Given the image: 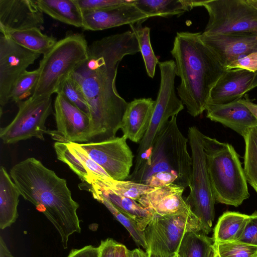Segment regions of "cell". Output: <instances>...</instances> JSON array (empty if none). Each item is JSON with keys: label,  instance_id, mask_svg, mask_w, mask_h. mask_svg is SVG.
<instances>
[{"label": "cell", "instance_id": "1", "mask_svg": "<svg viewBox=\"0 0 257 257\" xmlns=\"http://www.w3.org/2000/svg\"><path fill=\"white\" fill-rule=\"evenodd\" d=\"M138 52V42L131 30L105 37L88 46V58L72 74L89 105V142L113 139L120 129L128 102L116 90L118 66L124 56Z\"/></svg>", "mask_w": 257, "mask_h": 257}, {"label": "cell", "instance_id": "2", "mask_svg": "<svg viewBox=\"0 0 257 257\" xmlns=\"http://www.w3.org/2000/svg\"><path fill=\"white\" fill-rule=\"evenodd\" d=\"M10 175L21 195L53 225L66 249L70 236L81 233V228L77 213L79 205L73 199L66 180L34 158L14 165Z\"/></svg>", "mask_w": 257, "mask_h": 257}, {"label": "cell", "instance_id": "3", "mask_svg": "<svg viewBox=\"0 0 257 257\" xmlns=\"http://www.w3.org/2000/svg\"><path fill=\"white\" fill-rule=\"evenodd\" d=\"M200 34L177 32L171 51L181 79L178 96L193 117L206 110L212 89L226 70Z\"/></svg>", "mask_w": 257, "mask_h": 257}, {"label": "cell", "instance_id": "4", "mask_svg": "<svg viewBox=\"0 0 257 257\" xmlns=\"http://www.w3.org/2000/svg\"><path fill=\"white\" fill-rule=\"evenodd\" d=\"M177 116L164 125L146 159L126 180L153 187L171 184L189 187L192 158L187 150L188 139L179 130Z\"/></svg>", "mask_w": 257, "mask_h": 257}, {"label": "cell", "instance_id": "5", "mask_svg": "<svg viewBox=\"0 0 257 257\" xmlns=\"http://www.w3.org/2000/svg\"><path fill=\"white\" fill-rule=\"evenodd\" d=\"M202 140L215 202L238 206L249 193L238 154L230 144L203 134Z\"/></svg>", "mask_w": 257, "mask_h": 257}, {"label": "cell", "instance_id": "6", "mask_svg": "<svg viewBox=\"0 0 257 257\" xmlns=\"http://www.w3.org/2000/svg\"><path fill=\"white\" fill-rule=\"evenodd\" d=\"M88 45L82 34L71 33L57 41L43 55L33 99L51 97L60 85L88 58Z\"/></svg>", "mask_w": 257, "mask_h": 257}, {"label": "cell", "instance_id": "7", "mask_svg": "<svg viewBox=\"0 0 257 257\" xmlns=\"http://www.w3.org/2000/svg\"><path fill=\"white\" fill-rule=\"evenodd\" d=\"M202 135L195 126L188 128L192 168L190 193L185 200L200 221L202 233L207 235L212 229L215 202L207 172Z\"/></svg>", "mask_w": 257, "mask_h": 257}, {"label": "cell", "instance_id": "8", "mask_svg": "<svg viewBox=\"0 0 257 257\" xmlns=\"http://www.w3.org/2000/svg\"><path fill=\"white\" fill-rule=\"evenodd\" d=\"M161 80L149 126L139 143L134 170L137 169L150 152L159 133L166 122L184 109L175 90L176 76L173 60L159 62Z\"/></svg>", "mask_w": 257, "mask_h": 257}, {"label": "cell", "instance_id": "9", "mask_svg": "<svg viewBox=\"0 0 257 257\" xmlns=\"http://www.w3.org/2000/svg\"><path fill=\"white\" fill-rule=\"evenodd\" d=\"M191 6L208 12L204 35L257 33V10L246 0H191Z\"/></svg>", "mask_w": 257, "mask_h": 257}, {"label": "cell", "instance_id": "10", "mask_svg": "<svg viewBox=\"0 0 257 257\" xmlns=\"http://www.w3.org/2000/svg\"><path fill=\"white\" fill-rule=\"evenodd\" d=\"M200 221L191 207L186 211L161 216L156 213L144 230L147 252L162 254L178 252L184 235L189 232H200Z\"/></svg>", "mask_w": 257, "mask_h": 257}, {"label": "cell", "instance_id": "11", "mask_svg": "<svg viewBox=\"0 0 257 257\" xmlns=\"http://www.w3.org/2000/svg\"><path fill=\"white\" fill-rule=\"evenodd\" d=\"M17 104L19 110L14 119L1 128L3 143L14 144L32 137L44 141V135L49 133L46 120L52 112L51 97L33 99L30 96Z\"/></svg>", "mask_w": 257, "mask_h": 257}, {"label": "cell", "instance_id": "12", "mask_svg": "<svg viewBox=\"0 0 257 257\" xmlns=\"http://www.w3.org/2000/svg\"><path fill=\"white\" fill-rule=\"evenodd\" d=\"M40 54L15 42L8 36L0 35V105L10 101L11 92L20 77L34 64Z\"/></svg>", "mask_w": 257, "mask_h": 257}, {"label": "cell", "instance_id": "13", "mask_svg": "<svg viewBox=\"0 0 257 257\" xmlns=\"http://www.w3.org/2000/svg\"><path fill=\"white\" fill-rule=\"evenodd\" d=\"M80 145L112 179L124 181L130 175L134 156L124 137Z\"/></svg>", "mask_w": 257, "mask_h": 257}, {"label": "cell", "instance_id": "14", "mask_svg": "<svg viewBox=\"0 0 257 257\" xmlns=\"http://www.w3.org/2000/svg\"><path fill=\"white\" fill-rule=\"evenodd\" d=\"M54 106L57 131L48 134L60 138V142H89L90 117L60 93H57Z\"/></svg>", "mask_w": 257, "mask_h": 257}, {"label": "cell", "instance_id": "15", "mask_svg": "<svg viewBox=\"0 0 257 257\" xmlns=\"http://www.w3.org/2000/svg\"><path fill=\"white\" fill-rule=\"evenodd\" d=\"M83 26L87 31H100L124 25L142 24L150 17L140 11L132 0L104 9L82 11Z\"/></svg>", "mask_w": 257, "mask_h": 257}, {"label": "cell", "instance_id": "16", "mask_svg": "<svg viewBox=\"0 0 257 257\" xmlns=\"http://www.w3.org/2000/svg\"><path fill=\"white\" fill-rule=\"evenodd\" d=\"M202 42L217 57L225 69L236 60L257 52V33L205 35Z\"/></svg>", "mask_w": 257, "mask_h": 257}, {"label": "cell", "instance_id": "17", "mask_svg": "<svg viewBox=\"0 0 257 257\" xmlns=\"http://www.w3.org/2000/svg\"><path fill=\"white\" fill-rule=\"evenodd\" d=\"M44 22L36 1L0 0V32L39 28Z\"/></svg>", "mask_w": 257, "mask_h": 257}, {"label": "cell", "instance_id": "18", "mask_svg": "<svg viewBox=\"0 0 257 257\" xmlns=\"http://www.w3.org/2000/svg\"><path fill=\"white\" fill-rule=\"evenodd\" d=\"M54 147L57 159L66 164L83 183L91 184L96 178L110 177L80 144L57 141Z\"/></svg>", "mask_w": 257, "mask_h": 257}, {"label": "cell", "instance_id": "19", "mask_svg": "<svg viewBox=\"0 0 257 257\" xmlns=\"http://www.w3.org/2000/svg\"><path fill=\"white\" fill-rule=\"evenodd\" d=\"M254 76V73L242 69L225 70L212 89L208 104H224L241 99Z\"/></svg>", "mask_w": 257, "mask_h": 257}, {"label": "cell", "instance_id": "20", "mask_svg": "<svg viewBox=\"0 0 257 257\" xmlns=\"http://www.w3.org/2000/svg\"><path fill=\"white\" fill-rule=\"evenodd\" d=\"M184 189L175 184L162 186L142 196L138 202L161 216L183 212L190 207L183 198Z\"/></svg>", "mask_w": 257, "mask_h": 257}, {"label": "cell", "instance_id": "21", "mask_svg": "<svg viewBox=\"0 0 257 257\" xmlns=\"http://www.w3.org/2000/svg\"><path fill=\"white\" fill-rule=\"evenodd\" d=\"M206 116L244 137L248 130L257 126V119L239 100L224 104H207Z\"/></svg>", "mask_w": 257, "mask_h": 257}, {"label": "cell", "instance_id": "22", "mask_svg": "<svg viewBox=\"0 0 257 257\" xmlns=\"http://www.w3.org/2000/svg\"><path fill=\"white\" fill-rule=\"evenodd\" d=\"M155 104L151 98L135 99L128 103L120 128L123 137L136 143L141 142L149 126Z\"/></svg>", "mask_w": 257, "mask_h": 257}, {"label": "cell", "instance_id": "23", "mask_svg": "<svg viewBox=\"0 0 257 257\" xmlns=\"http://www.w3.org/2000/svg\"><path fill=\"white\" fill-rule=\"evenodd\" d=\"M81 190H85L92 195H100L109 201L115 207L133 218L140 228L144 231L154 216V213L144 207L137 201L117 194L95 183H82L79 185Z\"/></svg>", "mask_w": 257, "mask_h": 257}, {"label": "cell", "instance_id": "24", "mask_svg": "<svg viewBox=\"0 0 257 257\" xmlns=\"http://www.w3.org/2000/svg\"><path fill=\"white\" fill-rule=\"evenodd\" d=\"M21 193L6 168H0V228L4 229L18 217V205Z\"/></svg>", "mask_w": 257, "mask_h": 257}, {"label": "cell", "instance_id": "25", "mask_svg": "<svg viewBox=\"0 0 257 257\" xmlns=\"http://www.w3.org/2000/svg\"><path fill=\"white\" fill-rule=\"evenodd\" d=\"M41 11L51 18L67 25L83 28L82 11L76 0H37Z\"/></svg>", "mask_w": 257, "mask_h": 257}, {"label": "cell", "instance_id": "26", "mask_svg": "<svg viewBox=\"0 0 257 257\" xmlns=\"http://www.w3.org/2000/svg\"><path fill=\"white\" fill-rule=\"evenodd\" d=\"M249 216L234 211L223 213L214 227V242L237 241L244 231Z\"/></svg>", "mask_w": 257, "mask_h": 257}, {"label": "cell", "instance_id": "27", "mask_svg": "<svg viewBox=\"0 0 257 257\" xmlns=\"http://www.w3.org/2000/svg\"><path fill=\"white\" fill-rule=\"evenodd\" d=\"M2 34L8 36L20 46L40 55L47 53L57 42L54 37L42 33L39 28L11 31Z\"/></svg>", "mask_w": 257, "mask_h": 257}, {"label": "cell", "instance_id": "28", "mask_svg": "<svg viewBox=\"0 0 257 257\" xmlns=\"http://www.w3.org/2000/svg\"><path fill=\"white\" fill-rule=\"evenodd\" d=\"M133 3L150 17L180 16L192 9L191 0H132Z\"/></svg>", "mask_w": 257, "mask_h": 257}, {"label": "cell", "instance_id": "29", "mask_svg": "<svg viewBox=\"0 0 257 257\" xmlns=\"http://www.w3.org/2000/svg\"><path fill=\"white\" fill-rule=\"evenodd\" d=\"M213 249L212 238L203 233L192 232L184 235L177 253L180 257H210Z\"/></svg>", "mask_w": 257, "mask_h": 257}, {"label": "cell", "instance_id": "30", "mask_svg": "<svg viewBox=\"0 0 257 257\" xmlns=\"http://www.w3.org/2000/svg\"><path fill=\"white\" fill-rule=\"evenodd\" d=\"M92 182L105 187L114 193L137 201L142 196L157 188L128 180H115L110 177L98 178L94 179L91 183Z\"/></svg>", "mask_w": 257, "mask_h": 257}, {"label": "cell", "instance_id": "31", "mask_svg": "<svg viewBox=\"0 0 257 257\" xmlns=\"http://www.w3.org/2000/svg\"><path fill=\"white\" fill-rule=\"evenodd\" d=\"M94 199L102 203L110 212L114 217L119 221L128 231L131 236L138 245L148 249L144 231L139 227L136 220L126 213L123 212L109 201L98 195H92Z\"/></svg>", "mask_w": 257, "mask_h": 257}, {"label": "cell", "instance_id": "32", "mask_svg": "<svg viewBox=\"0 0 257 257\" xmlns=\"http://www.w3.org/2000/svg\"><path fill=\"white\" fill-rule=\"evenodd\" d=\"M244 172L247 182L257 189V128H249L244 137Z\"/></svg>", "mask_w": 257, "mask_h": 257}, {"label": "cell", "instance_id": "33", "mask_svg": "<svg viewBox=\"0 0 257 257\" xmlns=\"http://www.w3.org/2000/svg\"><path fill=\"white\" fill-rule=\"evenodd\" d=\"M131 31L134 33L137 39L140 52L144 61L148 75L153 78L157 64L159 62L152 47L150 40V28L142 27V24L130 25Z\"/></svg>", "mask_w": 257, "mask_h": 257}, {"label": "cell", "instance_id": "34", "mask_svg": "<svg viewBox=\"0 0 257 257\" xmlns=\"http://www.w3.org/2000/svg\"><path fill=\"white\" fill-rule=\"evenodd\" d=\"M39 77L38 69L26 71L18 79L10 95V101L16 103L23 101L30 95L36 86Z\"/></svg>", "mask_w": 257, "mask_h": 257}, {"label": "cell", "instance_id": "35", "mask_svg": "<svg viewBox=\"0 0 257 257\" xmlns=\"http://www.w3.org/2000/svg\"><path fill=\"white\" fill-rule=\"evenodd\" d=\"M64 95L71 103L90 117L89 105L84 93L78 83L72 77H68L59 87L57 93Z\"/></svg>", "mask_w": 257, "mask_h": 257}, {"label": "cell", "instance_id": "36", "mask_svg": "<svg viewBox=\"0 0 257 257\" xmlns=\"http://www.w3.org/2000/svg\"><path fill=\"white\" fill-rule=\"evenodd\" d=\"M214 247L219 257H255L257 246L235 241L214 242Z\"/></svg>", "mask_w": 257, "mask_h": 257}, {"label": "cell", "instance_id": "37", "mask_svg": "<svg viewBox=\"0 0 257 257\" xmlns=\"http://www.w3.org/2000/svg\"><path fill=\"white\" fill-rule=\"evenodd\" d=\"M237 241L257 246V211L249 215L244 231Z\"/></svg>", "mask_w": 257, "mask_h": 257}, {"label": "cell", "instance_id": "38", "mask_svg": "<svg viewBox=\"0 0 257 257\" xmlns=\"http://www.w3.org/2000/svg\"><path fill=\"white\" fill-rule=\"evenodd\" d=\"M126 0H76L82 11L100 10L123 4Z\"/></svg>", "mask_w": 257, "mask_h": 257}, {"label": "cell", "instance_id": "39", "mask_svg": "<svg viewBox=\"0 0 257 257\" xmlns=\"http://www.w3.org/2000/svg\"><path fill=\"white\" fill-rule=\"evenodd\" d=\"M242 69L255 73L257 71V52L251 53L229 65L226 70Z\"/></svg>", "mask_w": 257, "mask_h": 257}, {"label": "cell", "instance_id": "40", "mask_svg": "<svg viewBox=\"0 0 257 257\" xmlns=\"http://www.w3.org/2000/svg\"><path fill=\"white\" fill-rule=\"evenodd\" d=\"M67 257H100V250L98 246L86 245L80 248L72 249Z\"/></svg>", "mask_w": 257, "mask_h": 257}, {"label": "cell", "instance_id": "41", "mask_svg": "<svg viewBox=\"0 0 257 257\" xmlns=\"http://www.w3.org/2000/svg\"><path fill=\"white\" fill-rule=\"evenodd\" d=\"M116 242L112 238L102 240L98 246L100 257H114L115 246Z\"/></svg>", "mask_w": 257, "mask_h": 257}, {"label": "cell", "instance_id": "42", "mask_svg": "<svg viewBox=\"0 0 257 257\" xmlns=\"http://www.w3.org/2000/svg\"><path fill=\"white\" fill-rule=\"evenodd\" d=\"M249 110L252 115L257 119V104L251 101L248 95L245 94L244 98L239 100Z\"/></svg>", "mask_w": 257, "mask_h": 257}, {"label": "cell", "instance_id": "43", "mask_svg": "<svg viewBox=\"0 0 257 257\" xmlns=\"http://www.w3.org/2000/svg\"><path fill=\"white\" fill-rule=\"evenodd\" d=\"M127 249L124 245L117 242L115 246L114 257H128Z\"/></svg>", "mask_w": 257, "mask_h": 257}, {"label": "cell", "instance_id": "44", "mask_svg": "<svg viewBox=\"0 0 257 257\" xmlns=\"http://www.w3.org/2000/svg\"><path fill=\"white\" fill-rule=\"evenodd\" d=\"M0 257H14L2 236H0Z\"/></svg>", "mask_w": 257, "mask_h": 257}, {"label": "cell", "instance_id": "45", "mask_svg": "<svg viewBox=\"0 0 257 257\" xmlns=\"http://www.w3.org/2000/svg\"><path fill=\"white\" fill-rule=\"evenodd\" d=\"M128 257H149V253L141 248H136L130 250L127 249Z\"/></svg>", "mask_w": 257, "mask_h": 257}, {"label": "cell", "instance_id": "46", "mask_svg": "<svg viewBox=\"0 0 257 257\" xmlns=\"http://www.w3.org/2000/svg\"><path fill=\"white\" fill-rule=\"evenodd\" d=\"M148 253H149V257H177L178 254V253L173 254H162L152 252H148Z\"/></svg>", "mask_w": 257, "mask_h": 257}, {"label": "cell", "instance_id": "47", "mask_svg": "<svg viewBox=\"0 0 257 257\" xmlns=\"http://www.w3.org/2000/svg\"><path fill=\"white\" fill-rule=\"evenodd\" d=\"M257 87V71L254 73V76L252 83L249 88L248 91Z\"/></svg>", "mask_w": 257, "mask_h": 257}, {"label": "cell", "instance_id": "48", "mask_svg": "<svg viewBox=\"0 0 257 257\" xmlns=\"http://www.w3.org/2000/svg\"><path fill=\"white\" fill-rule=\"evenodd\" d=\"M246 2L257 10V0H246Z\"/></svg>", "mask_w": 257, "mask_h": 257}, {"label": "cell", "instance_id": "49", "mask_svg": "<svg viewBox=\"0 0 257 257\" xmlns=\"http://www.w3.org/2000/svg\"><path fill=\"white\" fill-rule=\"evenodd\" d=\"M210 257H219L218 255L217 254L216 251H215L214 247V249L212 251L211 254L210 255Z\"/></svg>", "mask_w": 257, "mask_h": 257}, {"label": "cell", "instance_id": "50", "mask_svg": "<svg viewBox=\"0 0 257 257\" xmlns=\"http://www.w3.org/2000/svg\"><path fill=\"white\" fill-rule=\"evenodd\" d=\"M177 257H180V256L178 254V253L177 254Z\"/></svg>", "mask_w": 257, "mask_h": 257}, {"label": "cell", "instance_id": "51", "mask_svg": "<svg viewBox=\"0 0 257 257\" xmlns=\"http://www.w3.org/2000/svg\"><path fill=\"white\" fill-rule=\"evenodd\" d=\"M255 191H256V193H257V189L255 190Z\"/></svg>", "mask_w": 257, "mask_h": 257}, {"label": "cell", "instance_id": "52", "mask_svg": "<svg viewBox=\"0 0 257 257\" xmlns=\"http://www.w3.org/2000/svg\"><path fill=\"white\" fill-rule=\"evenodd\" d=\"M255 257H257V255H256V256H255Z\"/></svg>", "mask_w": 257, "mask_h": 257}, {"label": "cell", "instance_id": "53", "mask_svg": "<svg viewBox=\"0 0 257 257\" xmlns=\"http://www.w3.org/2000/svg\"><path fill=\"white\" fill-rule=\"evenodd\" d=\"M256 128H257V126H256Z\"/></svg>", "mask_w": 257, "mask_h": 257}]
</instances>
